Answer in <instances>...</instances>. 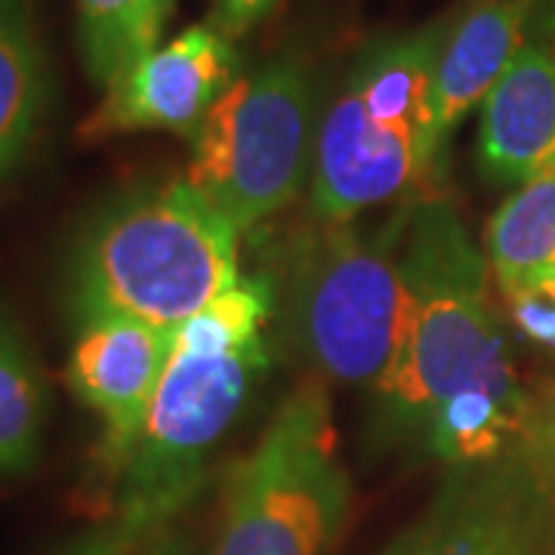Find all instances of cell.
<instances>
[{
  "instance_id": "obj_1",
  "label": "cell",
  "mask_w": 555,
  "mask_h": 555,
  "mask_svg": "<svg viewBox=\"0 0 555 555\" xmlns=\"http://www.w3.org/2000/svg\"><path fill=\"white\" fill-rule=\"evenodd\" d=\"M401 272V337L374 389V426L386 444L423 441L444 398L473 389L525 392L488 299L485 257L448 201L411 207Z\"/></svg>"
},
{
  "instance_id": "obj_2",
  "label": "cell",
  "mask_w": 555,
  "mask_h": 555,
  "mask_svg": "<svg viewBox=\"0 0 555 555\" xmlns=\"http://www.w3.org/2000/svg\"><path fill=\"white\" fill-rule=\"evenodd\" d=\"M241 232L189 179L130 192L93 219L68 269L75 324L130 318L177 331L241 281Z\"/></svg>"
},
{
  "instance_id": "obj_3",
  "label": "cell",
  "mask_w": 555,
  "mask_h": 555,
  "mask_svg": "<svg viewBox=\"0 0 555 555\" xmlns=\"http://www.w3.org/2000/svg\"><path fill=\"white\" fill-rule=\"evenodd\" d=\"M444 28L379 40L321 120L312 155L318 219H358L420 189L441 167L436 72Z\"/></svg>"
},
{
  "instance_id": "obj_4",
  "label": "cell",
  "mask_w": 555,
  "mask_h": 555,
  "mask_svg": "<svg viewBox=\"0 0 555 555\" xmlns=\"http://www.w3.org/2000/svg\"><path fill=\"white\" fill-rule=\"evenodd\" d=\"M411 210L379 229L318 219L287 262V324L318 374L377 389L396 358L404 318L401 244Z\"/></svg>"
},
{
  "instance_id": "obj_5",
  "label": "cell",
  "mask_w": 555,
  "mask_h": 555,
  "mask_svg": "<svg viewBox=\"0 0 555 555\" xmlns=\"http://www.w3.org/2000/svg\"><path fill=\"white\" fill-rule=\"evenodd\" d=\"M349 503L352 481L337 456L331 401L309 379L229 469L207 555H327Z\"/></svg>"
},
{
  "instance_id": "obj_6",
  "label": "cell",
  "mask_w": 555,
  "mask_h": 555,
  "mask_svg": "<svg viewBox=\"0 0 555 555\" xmlns=\"http://www.w3.org/2000/svg\"><path fill=\"white\" fill-rule=\"evenodd\" d=\"M269 367L266 346L238 356H170L149 414L100 500L108 518L142 534L167 528L201 491L219 438Z\"/></svg>"
},
{
  "instance_id": "obj_7",
  "label": "cell",
  "mask_w": 555,
  "mask_h": 555,
  "mask_svg": "<svg viewBox=\"0 0 555 555\" xmlns=\"http://www.w3.org/2000/svg\"><path fill=\"white\" fill-rule=\"evenodd\" d=\"M312 87L297 56L259 65L222 93L192 139L185 179L238 232L281 214L312 170Z\"/></svg>"
},
{
  "instance_id": "obj_8",
  "label": "cell",
  "mask_w": 555,
  "mask_h": 555,
  "mask_svg": "<svg viewBox=\"0 0 555 555\" xmlns=\"http://www.w3.org/2000/svg\"><path fill=\"white\" fill-rule=\"evenodd\" d=\"M235 80V43L217 25H192L105 87L102 102L80 127V139L96 142L120 133L167 130L192 142Z\"/></svg>"
},
{
  "instance_id": "obj_9",
  "label": "cell",
  "mask_w": 555,
  "mask_h": 555,
  "mask_svg": "<svg viewBox=\"0 0 555 555\" xmlns=\"http://www.w3.org/2000/svg\"><path fill=\"white\" fill-rule=\"evenodd\" d=\"M173 334L177 331L139 324L130 318H100L78 327L65 379L72 392L102 416V438L93 463L100 491L118 473L120 460L149 414L173 356Z\"/></svg>"
},
{
  "instance_id": "obj_10",
  "label": "cell",
  "mask_w": 555,
  "mask_h": 555,
  "mask_svg": "<svg viewBox=\"0 0 555 555\" xmlns=\"http://www.w3.org/2000/svg\"><path fill=\"white\" fill-rule=\"evenodd\" d=\"M456 469L429 518L392 555H534V509L506 469Z\"/></svg>"
},
{
  "instance_id": "obj_11",
  "label": "cell",
  "mask_w": 555,
  "mask_h": 555,
  "mask_svg": "<svg viewBox=\"0 0 555 555\" xmlns=\"http://www.w3.org/2000/svg\"><path fill=\"white\" fill-rule=\"evenodd\" d=\"M555 160V47L521 43L481 102V167L496 182H528Z\"/></svg>"
},
{
  "instance_id": "obj_12",
  "label": "cell",
  "mask_w": 555,
  "mask_h": 555,
  "mask_svg": "<svg viewBox=\"0 0 555 555\" xmlns=\"http://www.w3.org/2000/svg\"><path fill=\"white\" fill-rule=\"evenodd\" d=\"M531 0H478L444 38L436 72V124L448 142L478 102L488 100L494 83L521 47V28Z\"/></svg>"
},
{
  "instance_id": "obj_13",
  "label": "cell",
  "mask_w": 555,
  "mask_h": 555,
  "mask_svg": "<svg viewBox=\"0 0 555 555\" xmlns=\"http://www.w3.org/2000/svg\"><path fill=\"white\" fill-rule=\"evenodd\" d=\"M50 102L35 0H0V177L28 152Z\"/></svg>"
},
{
  "instance_id": "obj_14",
  "label": "cell",
  "mask_w": 555,
  "mask_h": 555,
  "mask_svg": "<svg viewBox=\"0 0 555 555\" xmlns=\"http://www.w3.org/2000/svg\"><path fill=\"white\" fill-rule=\"evenodd\" d=\"M488 262L500 287H516L555 262V160L521 182L488 225Z\"/></svg>"
},
{
  "instance_id": "obj_15",
  "label": "cell",
  "mask_w": 555,
  "mask_h": 555,
  "mask_svg": "<svg viewBox=\"0 0 555 555\" xmlns=\"http://www.w3.org/2000/svg\"><path fill=\"white\" fill-rule=\"evenodd\" d=\"M47 416V383L16 315L0 302V476L28 473Z\"/></svg>"
},
{
  "instance_id": "obj_16",
  "label": "cell",
  "mask_w": 555,
  "mask_h": 555,
  "mask_svg": "<svg viewBox=\"0 0 555 555\" xmlns=\"http://www.w3.org/2000/svg\"><path fill=\"white\" fill-rule=\"evenodd\" d=\"M275 309V287L266 278H241L214 297L173 334L177 356L225 358L262 343V327Z\"/></svg>"
},
{
  "instance_id": "obj_17",
  "label": "cell",
  "mask_w": 555,
  "mask_h": 555,
  "mask_svg": "<svg viewBox=\"0 0 555 555\" xmlns=\"http://www.w3.org/2000/svg\"><path fill=\"white\" fill-rule=\"evenodd\" d=\"M78 38L87 75L108 87L158 43L149 35L142 0H78Z\"/></svg>"
},
{
  "instance_id": "obj_18",
  "label": "cell",
  "mask_w": 555,
  "mask_h": 555,
  "mask_svg": "<svg viewBox=\"0 0 555 555\" xmlns=\"http://www.w3.org/2000/svg\"><path fill=\"white\" fill-rule=\"evenodd\" d=\"M506 306L518 334L546 352H555V272L506 287Z\"/></svg>"
},
{
  "instance_id": "obj_19",
  "label": "cell",
  "mask_w": 555,
  "mask_h": 555,
  "mask_svg": "<svg viewBox=\"0 0 555 555\" xmlns=\"http://www.w3.org/2000/svg\"><path fill=\"white\" fill-rule=\"evenodd\" d=\"M149 537L152 534H142L137 528H130L127 521L105 518L96 528H90V531H83L75 540H68L53 555H139L142 543Z\"/></svg>"
},
{
  "instance_id": "obj_20",
  "label": "cell",
  "mask_w": 555,
  "mask_h": 555,
  "mask_svg": "<svg viewBox=\"0 0 555 555\" xmlns=\"http://www.w3.org/2000/svg\"><path fill=\"white\" fill-rule=\"evenodd\" d=\"M272 7H275V0H214L210 25H217L229 40H235L244 31H250Z\"/></svg>"
},
{
  "instance_id": "obj_21",
  "label": "cell",
  "mask_w": 555,
  "mask_h": 555,
  "mask_svg": "<svg viewBox=\"0 0 555 555\" xmlns=\"http://www.w3.org/2000/svg\"><path fill=\"white\" fill-rule=\"evenodd\" d=\"M139 555H198V553H195V546H192L185 537L179 534V531H173V528L167 525V528L155 531V534L142 543Z\"/></svg>"
},
{
  "instance_id": "obj_22",
  "label": "cell",
  "mask_w": 555,
  "mask_h": 555,
  "mask_svg": "<svg viewBox=\"0 0 555 555\" xmlns=\"http://www.w3.org/2000/svg\"><path fill=\"white\" fill-rule=\"evenodd\" d=\"M142 13H145V25H149V35L158 43L164 35V25L173 13V0H142Z\"/></svg>"
},
{
  "instance_id": "obj_23",
  "label": "cell",
  "mask_w": 555,
  "mask_h": 555,
  "mask_svg": "<svg viewBox=\"0 0 555 555\" xmlns=\"http://www.w3.org/2000/svg\"><path fill=\"white\" fill-rule=\"evenodd\" d=\"M550 272H555V262H553V266H550Z\"/></svg>"
}]
</instances>
